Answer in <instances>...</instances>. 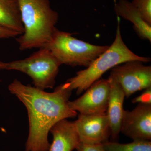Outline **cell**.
<instances>
[{"instance_id":"obj_10","label":"cell","mask_w":151,"mask_h":151,"mask_svg":"<svg viewBox=\"0 0 151 151\" xmlns=\"http://www.w3.org/2000/svg\"><path fill=\"white\" fill-rule=\"evenodd\" d=\"M110 85V94L106 114L111 130L112 140H116L119 137L123 118L124 102L125 94L115 78L110 75L108 78Z\"/></svg>"},{"instance_id":"obj_1","label":"cell","mask_w":151,"mask_h":151,"mask_svg":"<svg viewBox=\"0 0 151 151\" xmlns=\"http://www.w3.org/2000/svg\"><path fill=\"white\" fill-rule=\"evenodd\" d=\"M8 89L27 110L29 129L25 151H48V134L51 128L61 120L77 116V112L68 105L71 90L63 84L54 92H47L24 85L17 79L9 85Z\"/></svg>"},{"instance_id":"obj_11","label":"cell","mask_w":151,"mask_h":151,"mask_svg":"<svg viewBox=\"0 0 151 151\" xmlns=\"http://www.w3.org/2000/svg\"><path fill=\"white\" fill-rule=\"evenodd\" d=\"M53 140L49 151H72L76 150L80 143L73 122L61 120L51 128Z\"/></svg>"},{"instance_id":"obj_14","label":"cell","mask_w":151,"mask_h":151,"mask_svg":"<svg viewBox=\"0 0 151 151\" xmlns=\"http://www.w3.org/2000/svg\"><path fill=\"white\" fill-rule=\"evenodd\" d=\"M103 145L106 151H151V141L133 140L127 144L108 141Z\"/></svg>"},{"instance_id":"obj_17","label":"cell","mask_w":151,"mask_h":151,"mask_svg":"<svg viewBox=\"0 0 151 151\" xmlns=\"http://www.w3.org/2000/svg\"><path fill=\"white\" fill-rule=\"evenodd\" d=\"M132 102L134 103L151 104V87L145 89L142 94L134 98Z\"/></svg>"},{"instance_id":"obj_2","label":"cell","mask_w":151,"mask_h":151,"mask_svg":"<svg viewBox=\"0 0 151 151\" xmlns=\"http://www.w3.org/2000/svg\"><path fill=\"white\" fill-rule=\"evenodd\" d=\"M24 32L16 38L19 48L25 50L44 47L51 40L58 14L49 0H18Z\"/></svg>"},{"instance_id":"obj_5","label":"cell","mask_w":151,"mask_h":151,"mask_svg":"<svg viewBox=\"0 0 151 151\" xmlns=\"http://www.w3.org/2000/svg\"><path fill=\"white\" fill-rule=\"evenodd\" d=\"M60 65L48 49L43 47L25 59L1 62L0 69L25 73L32 79L35 87L44 90L54 87Z\"/></svg>"},{"instance_id":"obj_9","label":"cell","mask_w":151,"mask_h":151,"mask_svg":"<svg viewBox=\"0 0 151 151\" xmlns=\"http://www.w3.org/2000/svg\"><path fill=\"white\" fill-rule=\"evenodd\" d=\"M120 132L133 140L151 139V104L139 103L132 111L124 110Z\"/></svg>"},{"instance_id":"obj_15","label":"cell","mask_w":151,"mask_h":151,"mask_svg":"<svg viewBox=\"0 0 151 151\" xmlns=\"http://www.w3.org/2000/svg\"><path fill=\"white\" fill-rule=\"evenodd\" d=\"M132 3L144 21L151 25V0H133Z\"/></svg>"},{"instance_id":"obj_12","label":"cell","mask_w":151,"mask_h":151,"mask_svg":"<svg viewBox=\"0 0 151 151\" xmlns=\"http://www.w3.org/2000/svg\"><path fill=\"white\" fill-rule=\"evenodd\" d=\"M117 15L122 17L133 24L136 33L141 38L151 41V25L144 21L132 2L127 0H119L115 6Z\"/></svg>"},{"instance_id":"obj_6","label":"cell","mask_w":151,"mask_h":151,"mask_svg":"<svg viewBox=\"0 0 151 151\" xmlns=\"http://www.w3.org/2000/svg\"><path fill=\"white\" fill-rule=\"evenodd\" d=\"M112 68L115 78L129 97L135 92L151 87V67L138 60H132Z\"/></svg>"},{"instance_id":"obj_8","label":"cell","mask_w":151,"mask_h":151,"mask_svg":"<svg viewBox=\"0 0 151 151\" xmlns=\"http://www.w3.org/2000/svg\"><path fill=\"white\" fill-rule=\"evenodd\" d=\"M80 142L103 144L111 136L110 124L106 113L92 115L79 114L73 122Z\"/></svg>"},{"instance_id":"obj_18","label":"cell","mask_w":151,"mask_h":151,"mask_svg":"<svg viewBox=\"0 0 151 151\" xmlns=\"http://www.w3.org/2000/svg\"><path fill=\"white\" fill-rule=\"evenodd\" d=\"M18 35L17 32L0 26V39L15 37Z\"/></svg>"},{"instance_id":"obj_13","label":"cell","mask_w":151,"mask_h":151,"mask_svg":"<svg viewBox=\"0 0 151 151\" xmlns=\"http://www.w3.org/2000/svg\"><path fill=\"white\" fill-rule=\"evenodd\" d=\"M0 26L21 35L24 32L18 0H0Z\"/></svg>"},{"instance_id":"obj_19","label":"cell","mask_w":151,"mask_h":151,"mask_svg":"<svg viewBox=\"0 0 151 151\" xmlns=\"http://www.w3.org/2000/svg\"><path fill=\"white\" fill-rule=\"evenodd\" d=\"M1 61H0V65H1Z\"/></svg>"},{"instance_id":"obj_16","label":"cell","mask_w":151,"mask_h":151,"mask_svg":"<svg viewBox=\"0 0 151 151\" xmlns=\"http://www.w3.org/2000/svg\"><path fill=\"white\" fill-rule=\"evenodd\" d=\"M77 151H106L103 144H86L80 142L76 148Z\"/></svg>"},{"instance_id":"obj_3","label":"cell","mask_w":151,"mask_h":151,"mask_svg":"<svg viewBox=\"0 0 151 151\" xmlns=\"http://www.w3.org/2000/svg\"><path fill=\"white\" fill-rule=\"evenodd\" d=\"M120 21L118 20L116 37L111 46L84 70L78 71L74 77L68 79L63 85L69 90L76 89L77 95L89 88L111 68L128 61L138 60L143 63L150 58L137 55L127 47L121 35Z\"/></svg>"},{"instance_id":"obj_4","label":"cell","mask_w":151,"mask_h":151,"mask_svg":"<svg viewBox=\"0 0 151 151\" xmlns=\"http://www.w3.org/2000/svg\"><path fill=\"white\" fill-rule=\"evenodd\" d=\"M109 47L91 44L73 37L70 33L56 29L44 47L48 49L60 65L87 68Z\"/></svg>"},{"instance_id":"obj_7","label":"cell","mask_w":151,"mask_h":151,"mask_svg":"<svg viewBox=\"0 0 151 151\" xmlns=\"http://www.w3.org/2000/svg\"><path fill=\"white\" fill-rule=\"evenodd\" d=\"M110 94L108 79H99L95 81L81 97L69 101L71 110L82 115H92L106 113Z\"/></svg>"}]
</instances>
